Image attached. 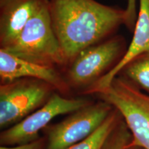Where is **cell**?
Returning a JSON list of instances; mask_svg holds the SVG:
<instances>
[{
  "instance_id": "obj_13",
  "label": "cell",
  "mask_w": 149,
  "mask_h": 149,
  "mask_svg": "<svg viewBox=\"0 0 149 149\" xmlns=\"http://www.w3.org/2000/svg\"><path fill=\"white\" fill-rule=\"evenodd\" d=\"M131 138V133L122 118L108 137L102 149H124Z\"/></svg>"
},
{
  "instance_id": "obj_3",
  "label": "cell",
  "mask_w": 149,
  "mask_h": 149,
  "mask_svg": "<svg viewBox=\"0 0 149 149\" xmlns=\"http://www.w3.org/2000/svg\"><path fill=\"white\" fill-rule=\"evenodd\" d=\"M126 48L124 37L112 35L80 51L66 66L64 77L70 88L84 92L116 66Z\"/></svg>"
},
{
  "instance_id": "obj_6",
  "label": "cell",
  "mask_w": 149,
  "mask_h": 149,
  "mask_svg": "<svg viewBox=\"0 0 149 149\" xmlns=\"http://www.w3.org/2000/svg\"><path fill=\"white\" fill-rule=\"evenodd\" d=\"M91 103L86 99L66 98L61 93L54 92L44 105L1 132V146H15L36 140L40 137V131L47 128L56 117L73 113Z\"/></svg>"
},
{
  "instance_id": "obj_10",
  "label": "cell",
  "mask_w": 149,
  "mask_h": 149,
  "mask_svg": "<svg viewBox=\"0 0 149 149\" xmlns=\"http://www.w3.org/2000/svg\"><path fill=\"white\" fill-rule=\"evenodd\" d=\"M43 0H0V48L15 42Z\"/></svg>"
},
{
  "instance_id": "obj_15",
  "label": "cell",
  "mask_w": 149,
  "mask_h": 149,
  "mask_svg": "<svg viewBox=\"0 0 149 149\" xmlns=\"http://www.w3.org/2000/svg\"><path fill=\"white\" fill-rule=\"evenodd\" d=\"M46 139L40 137L36 140L26 144L15 145V146H1L0 149H46Z\"/></svg>"
},
{
  "instance_id": "obj_9",
  "label": "cell",
  "mask_w": 149,
  "mask_h": 149,
  "mask_svg": "<svg viewBox=\"0 0 149 149\" xmlns=\"http://www.w3.org/2000/svg\"><path fill=\"white\" fill-rule=\"evenodd\" d=\"M138 13L133 35L122 58L111 71L86 90L84 94H95L103 90L129 61L141 54L149 51V0H138Z\"/></svg>"
},
{
  "instance_id": "obj_11",
  "label": "cell",
  "mask_w": 149,
  "mask_h": 149,
  "mask_svg": "<svg viewBox=\"0 0 149 149\" xmlns=\"http://www.w3.org/2000/svg\"><path fill=\"white\" fill-rule=\"evenodd\" d=\"M117 75L125 78L143 92L149 95V51L132 59Z\"/></svg>"
},
{
  "instance_id": "obj_14",
  "label": "cell",
  "mask_w": 149,
  "mask_h": 149,
  "mask_svg": "<svg viewBox=\"0 0 149 149\" xmlns=\"http://www.w3.org/2000/svg\"><path fill=\"white\" fill-rule=\"evenodd\" d=\"M137 0H127L125 8L126 21L125 26L129 30H133L137 19L138 9L137 8Z\"/></svg>"
},
{
  "instance_id": "obj_16",
  "label": "cell",
  "mask_w": 149,
  "mask_h": 149,
  "mask_svg": "<svg viewBox=\"0 0 149 149\" xmlns=\"http://www.w3.org/2000/svg\"><path fill=\"white\" fill-rule=\"evenodd\" d=\"M124 149H146L143 147L141 146H132V145L128 144L127 146H126V148Z\"/></svg>"
},
{
  "instance_id": "obj_8",
  "label": "cell",
  "mask_w": 149,
  "mask_h": 149,
  "mask_svg": "<svg viewBox=\"0 0 149 149\" xmlns=\"http://www.w3.org/2000/svg\"><path fill=\"white\" fill-rule=\"evenodd\" d=\"M22 78H32L49 84L61 95L70 90L64 74L57 68L43 66L24 60L4 50L0 49V80L8 82Z\"/></svg>"
},
{
  "instance_id": "obj_12",
  "label": "cell",
  "mask_w": 149,
  "mask_h": 149,
  "mask_svg": "<svg viewBox=\"0 0 149 149\" xmlns=\"http://www.w3.org/2000/svg\"><path fill=\"white\" fill-rule=\"evenodd\" d=\"M122 118L120 112L113 107L103 124L92 135L66 149H102L108 137Z\"/></svg>"
},
{
  "instance_id": "obj_5",
  "label": "cell",
  "mask_w": 149,
  "mask_h": 149,
  "mask_svg": "<svg viewBox=\"0 0 149 149\" xmlns=\"http://www.w3.org/2000/svg\"><path fill=\"white\" fill-rule=\"evenodd\" d=\"M55 88L45 81L22 78L0 84V128L17 124L44 105Z\"/></svg>"
},
{
  "instance_id": "obj_4",
  "label": "cell",
  "mask_w": 149,
  "mask_h": 149,
  "mask_svg": "<svg viewBox=\"0 0 149 149\" xmlns=\"http://www.w3.org/2000/svg\"><path fill=\"white\" fill-rule=\"evenodd\" d=\"M95 95L120 112L131 133L128 144L149 149V95L120 75Z\"/></svg>"
},
{
  "instance_id": "obj_7",
  "label": "cell",
  "mask_w": 149,
  "mask_h": 149,
  "mask_svg": "<svg viewBox=\"0 0 149 149\" xmlns=\"http://www.w3.org/2000/svg\"><path fill=\"white\" fill-rule=\"evenodd\" d=\"M113 106L101 100L70 113L60 122L48 126L46 149H66L87 138L103 124Z\"/></svg>"
},
{
  "instance_id": "obj_1",
  "label": "cell",
  "mask_w": 149,
  "mask_h": 149,
  "mask_svg": "<svg viewBox=\"0 0 149 149\" xmlns=\"http://www.w3.org/2000/svg\"><path fill=\"white\" fill-rule=\"evenodd\" d=\"M48 3L66 66L80 51L111 37L125 25V9L96 0H48Z\"/></svg>"
},
{
  "instance_id": "obj_2",
  "label": "cell",
  "mask_w": 149,
  "mask_h": 149,
  "mask_svg": "<svg viewBox=\"0 0 149 149\" xmlns=\"http://www.w3.org/2000/svg\"><path fill=\"white\" fill-rule=\"evenodd\" d=\"M2 50L35 64L66 67L64 54L52 24L48 0H43L15 42Z\"/></svg>"
}]
</instances>
